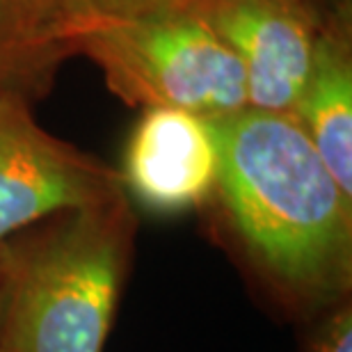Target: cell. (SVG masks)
<instances>
[{
	"mask_svg": "<svg viewBox=\"0 0 352 352\" xmlns=\"http://www.w3.org/2000/svg\"><path fill=\"white\" fill-rule=\"evenodd\" d=\"M124 195L117 170L51 135L28 98L0 89V243L53 215Z\"/></svg>",
	"mask_w": 352,
	"mask_h": 352,
	"instance_id": "obj_4",
	"label": "cell"
},
{
	"mask_svg": "<svg viewBox=\"0 0 352 352\" xmlns=\"http://www.w3.org/2000/svg\"><path fill=\"white\" fill-rule=\"evenodd\" d=\"M197 0H67L72 30L82 23L105 19L142 16V14L174 12L192 5Z\"/></svg>",
	"mask_w": 352,
	"mask_h": 352,
	"instance_id": "obj_9",
	"label": "cell"
},
{
	"mask_svg": "<svg viewBox=\"0 0 352 352\" xmlns=\"http://www.w3.org/2000/svg\"><path fill=\"white\" fill-rule=\"evenodd\" d=\"M129 197L67 210L0 243V352H103L129 272Z\"/></svg>",
	"mask_w": 352,
	"mask_h": 352,
	"instance_id": "obj_2",
	"label": "cell"
},
{
	"mask_svg": "<svg viewBox=\"0 0 352 352\" xmlns=\"http://www.w3.org/2000/svg\"><path fill=\"white\" fill-rule=\"evenodd\" d=\"M215 192L236 248L293 314L332 311L352 286V197L293 112L210 117Z\"/></svg>",
	"mask_w": 352,
	"mask_h": 352,
	"instance_id": "obj_1",
	"label": "cell"
},
{
	"mask_svg": "<svg viewBox=\"0 0 352 352\" xmlns=\"http://www.w3.org/2000/svg\"><path fill=\"white\" fill-rule=\"evenodd\" d=\"M72 51L94 62L112 94L133 108L206 119L248 108L241 62L190 10L82 23L72 30Z\"/></svg>",
	"mask_w": 352,
	"mask_h": 352,
	"instance_id": "obj_3",
	"label": "cell"
},
{
	"mask_svg": "<svg viewBox=\"0 0 352 352\" xmlns=\"http://www.w3.org/2000/svg\"><path fill=\"white\" fill-rule=\"evenodd\" d=\"M293 115L341 190L352 197V30L348 3L320 19Z\"/></svg>",
	"mask_w": 352,
	"mask_h": 352,
	"instance_id": "obj_7",
	"label": "cell"
},
{
	"mask_svg": "<svg viewBox=\"0 0 352 352\" xmlns=\"http://www.w3.org/2000/svg\"><path fill=\"white\" fill-rule=\"evenodd\" d=\"M72 55L67 0H0V89L32 101Z\"/></svg>",
	"mask_w": 352,
	"mask_h": 352,
	"instance_id": "obj_8",
	"label": "cell"
},
{
	"mask_svg": "<svg viewBox=\"0 0 352 352\" xmlns=\"http://www.w3.org/2000/svg\"><path fill=\"white\" fill-rule=\"evenodd\" d=\"M217 142L206 117L146 108L133 129L119 170L124 192L153 213H181L213 199Z\"/></svg>",
	"mask_w": 352,
	"mask_h": 352,
	"instance_id": "obj_6",
	"label": "cell"
},
{
	"mask_svg": "<svg viewBox=\"0 0 352 352\" xmlns=\"http://www.w3.org/2000/svg\"><path fill=\"white\" fill-rule=\"evenodd\" d=\"M183 10L241 62L250 108L293 112L322 19L309 0H197Z\"/></svg>",
	"mask_w": 352,
	"mask_h": 352,
	"instance_id": "obj_5",
	"label": "cell"
},
{
	"mask_svg": "<svg viewBox=\"0 0 352 352\" xmlns=\"http://www.w3.org/2000/svg\"><path fill=\"white\" fill-rule=\"evenodd\" d=\"M316 329L309 352H352V309L343 302Z\"/></svg>",
	"mask_w": 352,
	"mask_h": 352,
	"instance_id": "obj_10",
	"label": "cell"
}]
</instances>
